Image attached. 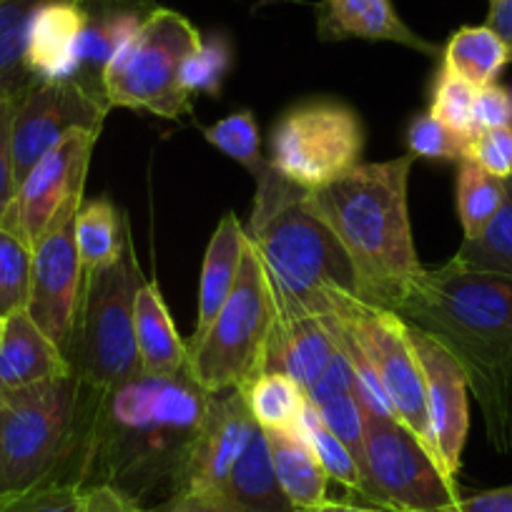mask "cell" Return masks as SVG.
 Wrapping results in <instances>:
<instances>
[{
  "mask_svg": "<svg viewBox=\"0 0 512 512\" xmlns=\"http://www.w3.org/2000/svg\"><path fill=\"white\" fill-rule=\"evenodd\" d=\"M204 392L186 369L166 377L139 372L111 390H91L86 437L76 482L113 485L131 497L174 485L209 410Z\"/></svg>",
  "mask_w": 512,
  "mask_h": 512,
  "instance_id": "cell-1",
  "label": "cell"
},
{
  "mask_svg": "<svg viewBox=\"0 0 512 512\" xmlns=\"http://www.w3.org/2000/svg\"><path fill=\"white\" fill-rule=\"evenodd\" d=\"M462 367L497 452L512 447V279L447 262L422 269L397 307Z\"/></svg>",
  "mask_w": 512,
  "mask_h": 512,
  "instance_id": "cell-2",
  "label": "cell"
},
{
  "mask_svg": "<svg viewBox=\"0 0 512 512\" xmlns=\"http://www.w3.org/2000/svg\"><path fill=\"white\" fill-rule=\"evenodd\" d=\"M415 156L357 164L342 179L304 194L329 226L377 307L397 312L422 274L412 239L407 184Z\"/></svg>",
  "mask_w": 512,
  "mask_h": 512,
  "instance_id": "cell-3",
  "label": "cell"
},
{
  "mask_svg": "<svg viewBox=\"0 0 512 512\" xmlns=\"http://www.w3.org/2000/svg\"><path fill=\"white\" fill-rule=\"evenodd\" d=\"M254 181V211L244 231L259 256L277 314L322 319L347 299L369 302L347 251L309 209L307 191L289 184L272 166Z\"/></svg>",
  "mask_w": 512,
  "mask_h": 512,
  "instance_id": "cell-4",
  "label": "cell"
},
{
  "mask_svg": "<svg viewBox=\"0 0 512 512\" xmlns=\"http://www.w3.org/2000/svg\"><path fill=\"white\" fill-rule=\"evenodd\" d=\"M88 410L91 387L73 374L0 392V497L66 480V467L76 482Z\"/></svg>",
  "mask_w": 512,
  "mask_h": 512,
  "instance_id": "cell-5",
  "label": "cell"
},
{
  "mask_svg": "<svg viewBox=\"0 0 512 512\" xmlns=\"http://www.w3.org/2000/svg\"><path fill=\"white\" fill-rule=\"evenodd\" d=\"M144 282L131 239L116 262L83 277L66 359L73 377L91 390H111L141 372L134 309Z\"/></svg>",
  "mask_w": 512,
  "mask_h": 512,
  "instance_id": "cell-6",
  "label": "cell"
},
{
  "mask_svg": "<svg viewBox=\"0 0 512 512\" xmlns=\"http://www.w3.org/2000/svg\"><path fill=\"white\" fill-rule=\"evenodd\" d=\"M201 41L189 18L171 8H156L108 63L103 76L108 106L161 118L191 116L194 96L181 83V68Z\"/></svg>",
  "mask_w": 512,
  "mask_h": 512,
  "instance_id": "cell-7",
  "label": "cell"
},
{
  "mask_svg": "<svg viewBox=\"0 0 512 512\" xmlns=\"http://www.w3.org/2000/svg\"><path fill=\"white\" fill-rule=\"evenodd\" d=\"M277 307L259 256L246 241L239 277L216 314L209 332L194 344H186L189 372L201 390H239L241 384L262 372L264 349L272 334Z\"/></svg>",
  "mask_w": 512,
  "mask_h": 512,
  "instance_id": "cell-8",
  "label": "cell"
},
{
  "mask_svg": "<svg viewBox=\"0 0 512 512\" xmlns=\"http://www.w3.org/2000/svg\"><path fill=\"white\" fill-rule=\"evenodd\" d=\"M362 502L395 512H462L460 485L442 470L425 442L395 417L367 410Z\"/></svg>",
  "mask_w": 512,
  "mask_h": 512,
  "instance_id": "cell-9",
  "label": "cell"
},
{
  "mask_svg": "<svg viewBox=\"0 0 512 512\" xmlns=\"http://www.w3.org/2000/svg\"><path fill=\"white\" fill-rule=\"evenodd\" d=\"M364 126L347 103L319 101L289 108L269 139V166L302 191L322 189L362 164Z\"/></svg>",
  "mask_w": 512,
  "mask_h": 512,
  "instance_id": "cell-10",
  "label": "cell"
},
{
  "mask_svg": "<svg viewBox=\"0 0 512 512\" xmlns=\"http://www.w3.org/2000/svg\"><path fill=\"white\" fill-rule=\"evenodd\" d=\"M322 322L337 327L362 349L397 420L415 432L432 452L425 372L412 344L410 324L397 312L362 299L339 302L332 312L324 314Z\"/></svg>",
  "mask_w": 512,
  "mask_h": 512,
  "instance_id": "cell-11",
  "label": "cell"
},
{
  "mask_svg": "<svg viewBox=\"0 0 512 512\" xmlns=\"http://www.w3.org/2000/svg\"><path fill=\"white\" fill-rule=\"evenodd\" d=\"M108 111V101L91 96L76 81L33 83L16 101L13 116V166L18 184L71 134H101Z\"/></svg>",
  "mask_w": 512,
  "mask_h": 512,
  "instance_id": "cell-12",
  "label": "cell"
},
{
  "mask_svg": "<svg viewBox=\"0 0 512 512\" xmlns=\"http://www.w3.org/2000/svg\"><path fill=\"white\" fill-rule=\"evenodd\" d=\"M83 201L66 206L33 244L28 317L66 354L83 292V267L76 249V214Z\"/></svg>",
  "mask_w": 512,
  "mask_h": 512,
  "instance_id": "cell-13",
  "label": "cell"
},
{
  "mask_svg": "<svg viewBox=\"0 0 512 512\" xmlns=\"http://www.w3.org/2000/svg\"><path fill=\"white\" fill-rule=\"evenodd\" d=\"M96 141L98 134L78 131L48 151L18 184L16 204L0 224L13 226L28 244H36L66 206L83 201V186Z\"/></svg>",
  "mask_w": 512,
  "mask_h": 512,
  "instance_id": "cell-14",
  "label": "cell"
},
{
  "mask_svg": "<svg viewBox=\"0 0 512 512\" xmlns=\"http://www.w3.org/2000/svg\"><path fill=\"white\" fill-rule=\"evenodd\" d=\"M410 334L422 372H425L432 455L440 462L442 470L457 480L462 467V450L470 432V407H467L470 387H467L462 367L445 347H440L435 339L415 327H410Z\"/></svg>",
  "mask_w": 512,
  "mask_h": 512,
  "instance_id": "cell-15",
  "label": "cell"
},
{
  "mask_svg": "<svg viewBox=\"0 0 512 512\" xmlns=\"http://www.w3.org/2000/svg\"><path fill=\"white\" fill-rule=\"evenodd\" d=\"M259 430L239 390L216 392L209 397L204 425L174 480V490L216 487L224 490L226 477L246 442Z\"/></svg>",
  "mask_w": 512,
  "mask_h": 512,
  "instance_id": "cell-16",
  "label": "cell"
},
{
  "mask_svg": "<svg viewBox=\"0 0 512 512\" xmlns=\"http://www.w3.org/2000/svg\"><path fill=\"white\" fill-rule=\"evenodd\" d=\"M81 6L86 23H83L78 71L73 81L86 88L91 96L108 101L103 91L108 63L159 6L154 0H81Z\"/></svg>",
  "mask_w": 512,
  "mask_h": 512,
  "instance_id": "cell-17",
  "label": "cell"
},
{
  "mask_svg": "<svg viewBox=\"0 0 512 512\" xmlns=\"http://www.w3.org/2000/svg\"><path fill=\"white\" fill-rule=\"evenodd\" d=\"M319 41H387L425 56H442L437 43L417 36L395 11L392 0H322L317 3Z\"/></svg>",
  "mask_w": 512,
  "mask_h": 512,
  "instance_id": "cell-18",
  "label": "cell"
},
{
  "mask_svg": "<svg viewBox=\"0 0 512 512\" xmlns=\"http://www.w3.org/2000/svg\"><path fill=\"white\" fill-rule=\"evenodd\" d=\"M83 23L86 13L81 0H58L38 11L28 28L26 56H23L33 83H58L76 78Z\"/></svg>",
  "mask_w": 512,
  "mask_h": 512,
  "instance_id": "cell-19",
  "label": "cell"
},
{
  "mask_svg": "<svg viewBox=\"0 0 512 512\" xmlns=\"http://www.w3.org/2000/svg\"><path fill=\"white\" fill-rule=\"evenodd\" d=\"M337 352V342L317 317H284L277 314L262 372H279L292 377L304 392L312 387Z\"/></svg>",
  "mask_w": 512,
  "mask_h": 512,
  "instance_id": "cell-20",
  "label": "cell"
},
{
  "mask_svg": "<svg viewBox=\"0 0 512 512\" xmlns=\"http://www.w3.org/2000/svg\"><path fill=\"white\" fill-rule=\"evenodd\" d=\"M66 374H71L66 354L38 329L26 309L6 317L0 339V392L21 390Z\"/></svg>",
  "mask_w": 512,
  "mask_h": 512,
  "instance_id": "cell-21",
  "label": "cell"
},
{
  "mask_svg": "<svg viewBox=\"0 0 512 512\" xmlns=\"http://www.w3.org/2000/svg\"><path fill=\"white\" fill-rule=\"evenodd\" d=\"M246 249V231L234 214H226L216 226L209 246L204 254V267H201L199 284V312H196L194 337L186 344H194L209 332L216 314L221 312L224 302L234 289L239 277L241 259Z\"/></svg>",
  "mask_w": 512,
  "mask_h": 512,
  "instance_id": "cell-22",
  "label": "cell"
},
{
  "mask_svg": "<svg viewBox=\"0 0 512 512\" xmlns=\"http://www.w3.org/2000/svg\"><path fill=\"white\" fill-rule=\"evenodd\" d=\"M134 334L139 364L144 374L166 377L186 369V342L176 332L171 314L156 282H144L134 309Z\"/></svg>",
  "mask_w": 512,
  "mask_h": 512,
  "instance_id": "cell-23",
  "label": "cell"
},
{
  "mask_svg": "<svg viewBox=\"0 0 512 512\" xmlns=\"http://www.w3.org/2000/svg\"><path fill=\"white\" fill-rule=\"evenodd\" d=\"M274 472L297 512L317 510L329 502V475L317 460L302 430H264Z\"/></svg>",
  "mask_w": 512,
  "mask_h": 512,
  "instance_id": "cell-24",
  "label": "cell"
},
{
  "mask_svg": "<svg viewBox=\"0 0 512 512\" xmlns=\"http://www.w3.org/2000/svg\"><path fill=\"white\" fill-rule=\"evenodd\" d=\"M224 490L244 512H297L279 485L262 427L251 435L244 452L236 457Z\"/></svg>",
  "mask_w": 512,
  "mask_h": 512,
  "instance_id": "cell-25",
  "label": "cell"
},
{
  "mask_svg": "<svg viewBox=\"0 0 512 512\" xmlns=\"http://www.w3.org/2000/svg\"><path fill=\"white\" fill-rule=\"evenodd\" d=\"M73 231H76V249L81 256L83 274H91L116 262L123 246L131 239L126 216L108 199L81 204Z\"/></svg>",
  "mask_w": 512,
  "mask_h": 512,
  "instance_id": "cell-26",
  "label": "cell"
},
{
  "mask_svg": "<svg viewBox=\"0 0 512 512\" xmlns=\"http://www.w3.org/2000/svg\"><path fill=\"white\" fill-rule=\"evenodd\" d=\"M442 68L470 83L472 88L492 86L507 66V43L487 26H465L452 33L442 48Z\"/></svg>",
  "mask_w": 512,
  "mask_h": 512,
  "instance_id": "cell-27",
  "label": "cell"
},
{
  "mask_svg": "<svg viewBox=\"0 0 512 512\" xmlns=\"http://www.w3.org/2000/svg\"><path fill=\"white\" fill-rule=\"evenodd\" d=\"M251 417L262 430L297 432L307 410V392L292 377L279 372H259L239 387Z\"/></svg>",
  "mask_w": 512,
  "mask_h": 512,
  "instance_id": "cell-28",
  "label": "cell"
},
{
  "mask_svg": "<svg viewBox=\"0 0 512 512\" xmlns=\"http://www.w3.org/2000/svg\"><path fill=\"white\" fill-rule=\"evenodd\" d=\"M48 3L58 0H0V98L18 101L33 86L23 63L26 38L33 18Z\"/></svg>",
  "mask_w": 512,
  "mask_h": 512,
  "instance_id": "cell-29",
  "label": "cell"
},
{
  "mask_svg": "<svg viewBox=\"0 0 512 512\" xmlns=\"http://www.w3.org/2000/svg\"><path fill=\"white\" fill-rule=\"evenodd\" d=\"M450 262L470 272L512 279V176L505 179V199L485 231L477 239H462Z\"/></svg>",
  "mask_w": 512,
  "mask_h": 512,
  "instance_id": "cell-30",
  "label": "cell"
},
{
  "mask_svg": "<svg viewBox=\"0 0 512 512\" xmlns=\"http://www.w3.org/2000/svg\"><path fill=\"white\" fill-rule=\"evenodd\" d=\"M505 199V179L487 174L475 161H460L457 171V214L465 239H477Z\"/></svg>",
  "mask_w": 512,
  "mask_h": 512,
  "instance_id": "cell-31",
  "label": "cell"
},
{
  "mask_svg": "<svg viewBox=\"0 0 512 512\" xmlns=\"http://www.w3.org/2000/svg\"><path fill=\"white\" fill-rule=\"evenodd\" d=\"M33 246L21 231L0 224V317L23 312L31 294Z\"/></svg>",
  "mask_w": 512,
  "mask_h": 512,
  "instance_id": "cell-32",
  "label": "cell"
},
{
  "mask_svg": "<svg viewBox=\"0 0 512 512\" xmlns=\"http://www.w3.org/2000/svg\"><path fill=\"white\" fill-rule=\"evenodd\" d=\"M299 430L307 437L309 447L314 450L317 460L322 462L324 472L329 475V482H337V485H342L349 495L362 500V472H359L357 460H354L352 452L347 450V445L324 425L322 417L317 415V410L309 405V400Z\"/></svg>",
  "mask_w": 512,
  "mask_h": 512,
  "instance_id": "cell-33",
  "label": "cell"
},
{
  "mask_svg": "<svg viewBox=\"0 0 512 512\" xmlns=\"http://www.w3.org/2000/svg\"><path fill=\"white\" fill-rule=\"evenodd\" d=\"M204 139L211 146H216L221 154L229 156L231 161L249 169L254 179H259L269 169L267 156H262V149H259V126L246 108L229 113L214 126H206Z\"/></svg>",
  "mask_w": 512,
  "mask_h": 512,
  "instance_id": "cell-34",
  "label": "cell"
},
{
  "mask_svg": "<svg viewBox=\"0 0 512 512\" xmlns=\"http://www.w3.org/2000/svg\"><path fill=\"white\" fill-rule=\"evenodd\" d=\"M467 136L457 134L450 126L432 116L430 111L417 113L407 126V149L415 159L430 161H465Z\"/></svg>",
  "mask_w": 512,
  "mask_h": 512,
  "instance_id": "cell-35",
  "label": "cell"
},
{
  "mask_svg": "<svg viewBox=\"0 0 512 512\" xmlns=\"http://www.w3.org/2000/svg\"><path fill=\"white\" fill-rule=\"evenodd\" d=\"M231 66V48L226 38L211 36L201 41V46L191 53L181 68V83L186 91L206 93V96H216L221 91L226 73Z\"/></svg>",
  "mask_w": 512,
  "mask_h": 512,
  "instance_id": "cell-36",
  "label": "cell"
},
{
  "mask_svg": "<svg viewBox=\"0 0 512 512\" xmlns=\"http://www.w3.org/2000/svg\"><path fill=\"white\" fill-rule=\"evenodd\" d=\"M475 91L470 83L457 78L447 68L440 66L435 73V83H432V98H430V113L440 118L445 126H450L457 134L472 136V103H475Z\"/></svg>",
  "mask_w": 512,
  "mask_h": 512,
  "instance_id": "cell-37",
  "label": "cell"
},
{
  "mask_svg": "<svg viewBox=\"0 0 512 512\" xmlns=\"http://www.w3.org/2000/svg\"><path fill=\"white\" fill-rule=\"evenodd\" d=\"M83 487L66 480H48L31 490L0 497V512H81Z\"/></svg>",
  "mask_w": 512,
  "mask_h": 512,
  "instance_id": "cell-38",
  "label": "cell"
},
{
  "mask_svg": "<svg viewBox=\"0 0 512 512\" xmlns=\"http://www.w3.org/2000/svg\"><path fill=\"white\" fill-rule=\"evenodd\" d=\"M467 161H475L480 169L497 179L512 176V126L477 131L467 141Z\"/></svg>",
  "mask_w": 512,
  "mask_h": 512,
  "instance_id": "cell-39",
  "label": "cell"
},
{
  "mask_svg": "<svg viewBox=\"0 0 512 512\" xmlns=\"http://www.w3.org/2000/svg\"><path fill=\"white\" fill-rule=\"evenodd\" d=\"M13 116H16V101L0 98V221L13 209L18 196L16 166H13Z\"/></svg>",
  "mask_w": 512,
  "mask_h": 512,
  "instance_id": "cell-40",
  "label": "cell"
},
{
  "mask_svg": "<svg viewBox=\"0 0 512 512\" xmlns=\"http://www.w3.org/2000/svg\"><path fill=\"white\" fill-rule=\"evenodd\" d=\"M149 512H244L226 490L216 487H184Z\"/></svg>",
  "mask_w": 512,
  "mask_h": 512,
  "instance_id": "cell-41",
  "label": "cell"
},
{
  "mask_svg": "<svg viewBox=\"0 0 512 512\" xmlns=\"http://www.w3.org/2000/svg\"><path fill=\"white\" fill-rule=\"evenodd\" d=\"M500 126H512V106L507 91L497 83L477 88L475 103H472V134Z\"/></svg>",
  "mask_w": 512,
  "mask_h": 512,
  "instance_id": "cell-42",
  "label": "cell"
},
{
  "mask_svg": "<svg viewBox=\"0 0 512 512\" xmlns=\"http://www.w3.org/2000/svg\"><path fill=\"white\" fill-rule=\"evenodd\" d=\"M81 512H149L136 497L113 485H91L83 490Z\"/></svg>",
  "mask_w": 512,
  "mask_h": 512,
  "instance_id": "cell-43",
  "label": "cell"
},
{
  "mask_svg": "<svg viewBox=\"0 0 512 512\" xmlns=\"http://www.w3.org/2000/svg\"><path fill=\"white\" fill-rule=\"evenodd\" d=\"M462 512H512V485L462 497Z\"/></svg>",
  "mask_w": 512,
  "mask_h": 512,
  "instance_id": "cell-44",
  "label": "cell"
},
{
  "mask_svg": "<svg viewBox=\"0 0 512 512\" xmlns=\"http://www.w3.org/2000/svg\"><path fill=\"white\" fill-rule=\"evenodd\" d=\"M487 28L497 33L507 48L512 46V0H490V11H487Z\"/></svg>",
  "mask_w": 512,
  "mask_h": 512,
  "instance_id": "cell-45",
  "label": "cell"
},
{
  "mask_svg": "<svg viewBox=\"0 0 512 512\" xmlns=\"http://www.w3.org/2000/svg\"><path fill=\"white\" fill-rule=\"evenodd\" d=\"M304 512H395V510H387V507H377V505H364V502H332L329 500L327 505L317 507V510H304Z\"/></svg>",
  "mask_w": 512,
  "mask_h": 512,
  "instance_id": "cell-46",
  "label": "cell"
},
{
  "mask_svg": "<svg viewBox=\"0 0 512 512\" xmlns=\"http://www.w3.org/2000/svg\"><path fill=\"white\" fill-rule=\"evenodd\" d=\"M3 329H6V319L0 317V339H3Z\"/></svg>",
  "mask_w": 512,
  "mask_h": 512,
  "instance_id": "cell-47",
  "label": "cell"
},
{
  "mask_svg": "<svg viewBox=\"0 0 512 512\" xmlns=\"http://www.w3.org/2000/svg\"><path fill=\"white\" fill-rule=\"evenodd\" d=\"M507 63H512V46L507 48Z\"/></svg>",
  "mask_w": 512,
  "mask_h": 512,
  "instance_id": "cell-48",
  "label": "cell"
},
{
  "mask_svg": "<svg viewBox=\"0 0 512 512\" xmlns=\"http://www.w3.org/2000/svg\"><path fill=\"white\" fill-rule=\"evenodd\" d=\"M507 96H510V106H512V88H510V91H507Z\"/></svg>",
  "mask_w": 512,
  "mask_h": 512,
  "instance_id": "cell-49",
  "label": "cell"
}]
</instances>
